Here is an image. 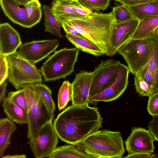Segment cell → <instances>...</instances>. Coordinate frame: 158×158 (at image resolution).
I'll return each instance as SVG.
<instances>
[{
    "instance_id": "obj_19",
    "label": "cell",
    "mask_w": 158,
    "mask_h": 158,
    "mask_svg": "<svg viewBox=\"0 0 158 158\" xmlns=\"http://www.w3.org/2000/svg\"><path fill=\"white\" fill-rule=\"evenodd\" d=\"M126 6L134 18L139 21L158 16V0L136 5Z\"/></svg>"
},
{
    "instance_id": "obj_26",
    "label": "cell",
    "mask_w": 158,
    "mask_h": 158,
    "mask_svg": "<svg viewBox=\"0 0 158 158\" xmlns=\"http://www.w3.org/2000/svg\"><path fill=\"white\" fill-rule=\"evenodd\" d=\"M32 85L34 89L38 93L41 99L49 110L54 113L55 105L52 98V92L50 89L41 82Z\"/></svg>"
},
{
    "instance_id": "obj_37",
    "label": "cell",
    "mask_w": 158,
    "mask_h": 158,
    "mask_svg": "<svg viewBox=\"0 0 158 158\" xmlns=\"http://www.w3.org/2000/svg\"><path fill=\"white\" fill-rule=\"evenodd\" d=\"M148 127L155 140L158 142V115L153 116Z\"/></svg>"
},
{
    "instance_id": "obj_18",
    "label": "cell",
    "mask_w": 158,
    "mask_h": 158,
    "mask_svg": "<svg viewBox=\"0 0 158 158\" xmlns=\"http://www.w3.org/2000/svg\"><path fill=\"white\" fill-rule=\"evenodd\" d=\"M65 37L76 48L82 51L96 56L105 54L98 45L83 36L66 34Z\"/></svg>"
},
{
    "instance_id": "obj_34",
    "label": "cell",
    "mask_w": 158,
    "mask_h": 158,
    "mask_svg": "<svg viewBox=\"0 0 158 158\" xmlns=\"http://www.w3.org/2000/svg\"><path fill=\"white\" fill-rule=\"evenodd\" d=\"M135 75L139 76L146 82L151 89L152 95L155 94L153 78L150 71L146 66H144Z\"/></svg>"
},
{
    "instance_id": "obj_10",
    "label": "cell",
    "mask_w": 158,
    "mask_h": 158,
    "mask_svg": "<svg viewBox=\"0 0 158 158\" xmlns=\"http://www.w3.org/2000/svg\"><path fill=\"white\" fill-rule=\"evenodd\" d=\"M59 44L57 39L34 40L22 44L17 52L23 58L35 64L55 51Z\"/></svg>"
},
{
    "instance_id": "obj_36",
    "label": "cell",
    "mask_w": 158,
    "mask_h": 158,
    "mask_svg": "<svg viewBox=\"0 0 158 158\" xmlns=\"http://www.w3.org/2000/svg\"><path fill=\"white\" fill-rule=\"evenodd\" d=\"M149 97L147 107L148 112L153 116L158 115V92Z\"/></svg>"
},
{
    "instance_id": "obj_39",
    "label": "cell",
    "mask_w": 158,
    "mask_h": 158,
    "mask_svg": "<svg viewBox=\"0 0 158 158\" xmlns=\"http://www.w3.org/2000/svg\"><path fill=\"white\" fill-rule=\"evenodd\" d=\"M152 153H136L132 154H128V155L124 158H155L156 154L152 155Z\"/></svg>"
},
{
    "instance_id": "obj_24",
    "label": "cell",
    "mask_w": 158,
    "mask_h": 158,
    "mask_svg": "<svg viewBox=\"0 0 158 158\" xmlns=\"http://www.w3.org/2000/svg\"><path fill=\"white\" fill-rule=\"evenodd\" d=\"M51 4L52 11L56 17L62 16L81 19L87 16L79 14L71 7L64 3L61 0H53Z\"/></svg>"
},
{
    "instance_id": "obj_3",
    "label": "cell",
    "mask_w": 158,
    "mask_h": 158,
    "mask_svg": "<svg viewBox=\"0 0 158 158\" xmlns=\"http://www.w3.org/2000/svg\"><path fill=\"white\" fill-rule=\"evenodd\" d=\"M75 146L93 158H121L125 152L120 132L107 130L90 135Z\"/></svg>"
},
{
    "instance_id": "obj_9",
    "label": "cell",
    "mask_w": 158,
    "mask_h": 158,
    "mask_svg": "<svg viewBox=\"0 0 158 158\" xmlns=\"http://www.w3.org/2000/svg\"><path fill=\"white\" fill-rule=\"evenodd\" d=\"M121 64L112 58L101 61L93 72L89 97L101 92L114 81Z\"/></svg>"
},
{
    "instance_id": "obj_40",
    "label": "cell",
    "mask_w": 158,
    "mask_h": 158,
    "mask_svg": "<svg viewBox=\"0 0 158 158\" xmlns=\"http://www.w3.org/2000/svg\"><path fill=\"white\" fill-rule=\"evenodd\" d=\"M66 34H70L77 36H82L73 28L64 23H60Z\"/></svg>"
},
{
    "instance_id": "obj_41",
    "label": "cell",
    "mask_w": 158,
    "mask_h": 158,
    "mask_svg": "<svg viewBox=\"0 0 158 158\" xmlns=\"http://www.w3.org/2000/svg\"><path fill=\"white\" fill-rule=\"evenodd\" d=\"M7 83L6 81L0 84V102H3L6 98V86Z\"/></svg>"
},
{
    "instance_id": "obj_35",
    "label": "cell",
    "mask_w": 158,
    "mask_h": 158,
    "mask_svg": "<svg viewBox=\"0 0 158 158\" xmlns=\"http://www.w3.org/2000/svg\"><path fill=\"white\" fill-rule=\"evenodd\" d=\"M0 84L5 81L8 78L9 65L6 56L0 54Z\"/></svg>"
},
{
    "instance_id": "obj_27",
    "label": "cell",
    "mask_w": 158,
    "mask_h": 158,
    "mask_svg": "<svg viewBox=\"0 0 158 158\" xmlns=\"http://www.w3.org/2000/svg\"><path fill=\"white\" fill-rule=\"evenodd\" d=\"M72 83L69 81H64L60 88L58 95V106L59 110L64 109L72 98Z\"/></svg>"
},
{
    "instance_id": "obj_44",
    "label": "cell",
    "mask_w": 158,
    "mask_h": 158,
    "mask_svg": "<svg viewBox=\"0 0 158 158\" xmlns=\"http://www.w3.org/2000/svg\"><path fill=\"white\" fill-rule=\"evenodd\" d=\"M152 35L154 36L158 37V26L154 30Z\"/></svg>"
},
{
    "instance_id": "obj_38",
    "label": "cell",
    "mask_w": 158,
    "mask_h": 158,
    "mask_svg": "<svg viewBox=\"0 0 158 158\" xmlns=\"http://www.w3.org/2000/svg\"><path fill=\"white\" fill-rule=\"evenodd\" d=\"M128 6H132L152 2L158 0H114Z\"/></svg>"
},
{
    "instance_id": "obj_32",
    "label": "cell",
    "mask_w": 158,
    "mask_h": 158,
    "mask_svg": "<svg viewBox=\"0 0 158 158\" xmlns=\"http://www.w3.org/2000/svg\"><path fill=\"white\" fill-rule=\"evenodd\" d=\"M8 97L27 112V101L23 89L21 88L16 91L9 92Z\"/></svg>"
},
{
    "instance_id": "obj_7",
    "label": "cell",
    "mask_w": 158,
    "mask_h": 158,
    "mask_svg": "<svg viewBox=\"0 0 158 158\" xmlns=\"http://www.w3.org/2000/svg\"><path fill=\"white\" fill-rule=\"evenodd\" d=\"M7 57L9 65L8 81L16 90L20 89L24 85L42 82L40 70L20 55L17 51Z\"/></svg>"
},
{
    "instance_id": "obj_15",
    "label": "cell",
    "mask_w": 158,
    "mask_h": 158,
    "mask_svg": "<svg viewBox=\"0 0 158 158\" xmlns=\"http://www.w3.org/2000/svg\"><path fill=\"white\" fill-rule=\"evenodd\" d=\"M22 44L20 34L9 23L0 24V54L6 56L12 54Z\"/></svg>"
},
{
    "instance_id": "obj_42",
    "label": "cell",
    "mask_w": 158,
    "mask_h": 158,
    "mask_svg": "<svg viewBox=\"0 0 158 158\" xmlns=\"http://www.w3.org/2000/svg\"><path fill=\"white\" fill-rule=\"evenodd\" d=\"M26 156L24 154L7 155L4 156L2 158H25Z\"/></svg>"
},
{
    "instance_id": "obj_29",
    "label": "cell",
    "mask_w": 158,
    "mask_h": 158,
    "mask_svg": "<svg viewBox=\"0 0 158 158\" xmlns=\"http://www.w3.org/2000/svg\"><path fill=\"white\" fill-rule=\"evenodd\" d=\"M112 10L115 24L125 22L134 18L126 6L123 4L114 6Z\"/></svg>"
},
{
    "instance_id": "obj_22",
    "label": "cell",
    "mask_w": 158,
    "mask_h": 158,
    "mask_svg": "<svg viewBox=\"0 0 158 158\" xmlns=\"http://www.w3.org/2000/svg\"><path fill=\"white\" fill-rule=\"evenodd\" d=\"M42 9L44 15L45 31L50 32L58 37L62 38L64 36L61 31V24L53 14L51 8L44 5Z\"/></svg>"
},
{
    "instance_id": "obj_20",
    "label": "cell",
    "mask_w": 158,
    "mask_h": 158,
    "mask_svg": "<svg viewBox=\"0 0 158 158\" xmlns=\"http://www.w3.org/2000/svg\"><path fill=\"white\" fill-rule=\"evenodd\" d=\"M16 127L14 122L8 118L0 120V157L4 156V153L10 143L11 135Z\"/></svg>"
},
{
    "instance_id": "obj_8",
    "label": "cell",
    "mask_w": 158,
    "mask_h": 158,
    "mask_svg": "<svg viewBox=\"0 0 158 158\" xmlns=\"http://www.w3.org/2000/svg\"><path fill=\"white\" fill-rule=\"evenodd\" d=\"M52 121L44 125L28 143L36 158H49L56 148L58 137Z\"/></svg>"
},
{
    "instance_id": "obj_30",
    "label": "cell",
    "mask_w": 158,
    "mask_h": 158,
    "mask_svg": "<svg viewBox=\"0 0 158 158\" xmlns=\"http://www.w3.org/2000/svg\"><path fill=\"white\" fill-rule=\"evenodd\" d=\"M110 0H79L85 7L92 10H104L108 6Z\"/></svg>"
},
{
    "instance_id": "obj_33",
    "label": "cell",
    "mask_w": 158,
    "mask_h": 158,
    "mask_svg": "<svg viewBox=\"0 0 158 158\" xmlns=\"http://www.w3.org/2000/svg\"><path fill=\"white\" fill-rule=\"evenodd\" d=\"M64 4L70 7L79 14L86 16L92 11L83 6L79 1L76 0H61Z\"/></svg>"
},
{
    "instance_id": "obj_45",
    "label": "cell",
    "mask_w": 158,
    "mask_h": 158,
    "mask_svg": "<svg viewBox=\"0 0 158 158\" xmlns=\"http://www.w3.org/2000/svg\"><path fill=\"white\" fill-rule=\"evenodd\" d=\"M78 0L79 1V0Z\"/></svg>"
},
{
    "instance_id": "obj_17",
    "label": "cell",
    "mask_w": 158,
    "mask_h": 158,
    "mask_svg": "<svg viewBox=\"0 0 158 158\" xmlns=\"http://www.w3.org/2000/svg\"><path fill=\"white\" fill-rule=\"evenodd\" d=\"M2 107L5 114L12 122L19 124H27V112L8 97L3 102Z\"/></svg>"
},
{
    "instance_id": "obj_31",
    "label": "cell",
    "mask_w": 158,
    "mask_h": 158,
    "mask_svg": "<svg viewBox=\"0 0 158 158\" xmlns=\"http://www.w3.org/2000/svg\"><path fill=\"white\" fill-rule=\"evenodd\" d=\"M134 85L137 92L143 96L152 95L151 89L148 83L139 76L134 75Z\"/></svg>"
},
{
    "instance_id": "obj_12",
    "label": "cell",
    "mask_w": 158,
    "mask_h": 158,
    "mask_svg": "<svg viewBox=\"0 0 158 158\" xmlns=\"http://www.w3.org/2000/svg\"><path fill=\"white\" fill-rule=\"evenodd\" d=\"M139 22L137 19L115 24L113 28L106 55L112 56L118 49L131 39Z\"/></svg>"
},
{
    "instance_id": "obj_13",
    "label": "cell",
    "mask_w": 158,
    "mask_h": 158,
    "mask_svg": "<svg viewBox=\"0 0 158 158\" xmlns=\"http://www.w3.org/2000/svg\"><path fill=\"white\" fill-rule=\"evenodd\" d=\"M155 140L149 130L141 127H133L125 142L126 150L128 154L152 153L155 149L153 142Z\"/></svg>"
},
{
    "instance_id": "obj_1",
    "label": "cell",
    "mask_w": 158,
    "mask_h": 158,
    "mask_svg": "<svg viewBox=\"0 0 158 158\" xmlns=\"http://www.w3.org/2000/svg\"><path fill=\"white\" fill-rule=\"evenodd\" d=\"M89 103L72 104L58 114L53 124L61 140L75 146L102 127L103 118L98 108Z\"/></svg>"
},
{
    "instance_id": "obj_2",
    "label": "cell",
    "mask_w": 158,
    "mask_h": 158,
    "mask_svg": "<svg viewBox=\"0 0 158 158\" xmlns=\"http://www.w3.org/2000/svg\"><path fill=\"white\" fill-rule=\"evenodd\" d=\"M60 23L73 28L98 45L106 55L115 20L112 11L106 13L92 11L82 19L56 17Z\"/></svg>"
},
{
    "instance_id": "obj_5",
    "label": "cell",
    "mask_w": 158,
    "mask_h": 158,
    "mask_svg": "<svg viewBox=\"0 0 158 158\" xmlns=\"http://www.w3.org/2000/svg\"><path fill=\"white\" fill-rule=\"evenodd\" d=\"M155 37L152 35L141 39H131L120 48L117 53L126 62L130 72L135 75L148 63L153 52Z\"/></svg>"
},
{
    "instance_id": "obj_14",
    "label": "cell",
    "mask_w": 158,
    "mask_h": 158,
    "mask_svg": "<svg viewBox=\"0 0 158 158\" xmlns=\"http://www.w3.org/2000/svg\"><path fill=\"white\" fill-rule=\"evenodd\" d=\"M93 72L82 70L76 74L72 83V104L82 106L88 103Z\"/></svg>"
},
{
    "instance_id": "obj_23",
    "label": "cell",
    "mask_w": 158,
    "mask_h": 158,
    "mask_svg": "<svg viewBox=\"0 0 158 158\" xmlns=\"http://www.w3.org/2000/svg\"><path fill=\"white\" fill-rule=\"evenodd\" d=\"M49 158H91L93 157L80 151L74 146L72 145H65L56 148Z\"/></svg>"
},
{
    "instance_id": "obj_6",
    "label": "cell",
    "mask_w": 158,
    "mask_h": 158,
    "mask_svg": "<svg viewBox=\"0 0 158 158\" xmlns=\"http://www.w3.org/2000/svg\"><path fill=\"white\" fill-rule=\"evenodd\" d=\"M27 103L28 122L27 137L30 139L46 123L52 120L54 113L51 112L41 99L32 84L21 86ZM20 88V89H21Z\"/></svg>"
},
{
    "instance_id": "obj_28",
    "label": "cell",
    "mask_w": 158,
    "mask_h": 158,
    "mask_svg": "<svg viewBox=\"0 0 158 158\" xmlns=\"http://www.w3.org/2000/svg\"><path fill=\"white\" fill-rule=\"evenodd\" d=\"M28 17L36 24L40 21L42 16L41 4L38 0H33L24 6Z\"/></svg>"
},
{
    "instance_id": "obj_11",
    "label": "cell",
    "mask_w": 158,
    "mask_h": 158,
    "mask_svg": "<svg viewBox=\"0 0 158 158\" xmlns=\"http://www.w3.org/2000/svg\"><path fill=\"white\" fill-rule=\"evenodd\" d=\"M129 72L128 67L121 64L114 81L101 92L89 97L88 103L96 105L99 101L107 102L118 99L127 89Z\"/></svg>"
},
{
    "instance_id": "obj_25",
    "label": "cell",
    "mask_w": 158,
    "mask_h": 158,
    "mask_svg": "<svg viewBox=\"0 0 158 158\" xmlns=\"http://www.w3.org/2000/svg\"><path fill=\"white\" fill-rule=\"evenodd\" d=\"M153 52L148 63L145 65L151 73L154 80L155 94L158 92V37H155Z\"/></svg>"
},
{
    "instance_id": "obj_43",
    "label": "cell",
    "mask_w": 158,
    "mask_h": 158,
    "mask_svg": "<svg viewBox=\"0 0 158 158\" xmlns=\"http://www.w3.org/2000/svg\"><path fill=\"white\" fill-rule=\"evenodd\" d=\"M19 5H23L27 4L33 0H11Z\"/></svg>"
},
{
    "instance_id": "obj_4",
    "label": "cell",
    "mask_w": 158,
    "mask_h": 158,
    "mask_svg": "<svg viewBox=\"0 0 158 158\" xmlns=\"http://www.w3.org/2000/svg\"><path fill=\"white\" fill-rule=\"evenodd\" d=\"M79 49L76 48H64L56 51L41 67L40 71L45 81L64 78L74 71Z\"/></svg>"
},
{
    "instance_id": "obj_21",
    "label": "cell",
    "mask_w": 158,
    "mask_h": 158,
    "mask_svg": "<svg viewBox=\"0 0 158 158\" xmlns=\"http://www.w3.org/2000/svg\"><path fill=\"white\" fill-rule=\"evenodd\" d=\"M158 26V16L140 20L131 39H144L150 37Z\"/></svg>"
},
{
    "instance_id": "obj_16",
    "label": "cell",
    "mask_w": 158,
    "mask_h": 158,
    "mask_svg": "<svg viewBox=\"0 0 158 158\" xmlns=\"http://www.w3.org/2000/svg\"><path fill=\"white\" fill-rule=\"evenodd\" d=\"M0 4L5 15L13 23L27 28L36 25L28 17L24 6L21 8L11 0H0Z\"/></svg>"
}]
</instances>
